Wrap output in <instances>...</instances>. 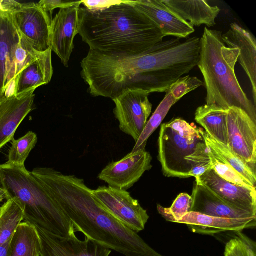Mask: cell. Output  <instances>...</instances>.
Returning <instances> with one entry per match:
<instances>
[{"label": "cell", "instance_id": "1", "mask_svg": "<svg viewBox=\"0 0 256 256\" xmlns=\"http://www.w3.org/2000/svg\"><path fill=\"white\" fill-rule=\"evenodd\" d=\"M34 176L76 232L124 256H164L102 208L84 180L48 168H39Z\"/></svg>", "mask_w": 256, "mask_h": 256}, {"label": "cell", "instance_id": "2", "mask_svg": "<svg viewBox=\"0 0 256 256\" xmlns=\"http://www.w3.org/2000/svg\"><path fill=\"white\" fill-rule=\"evenodd\" d=\"M130 1L101 11L80 8L78 34L90 50L132 56L144 53L163 40L159 28Z\"/></svg>", "mask_w": 256, "mask_h": 256}, {"label": "cell", "instance_id": "3", "mask_svg": "<svg viewBox=\"0 0 256 256\" xmlns=\"http://www.w3.org/2000/svg\"><path fill=\"white\" fill-rule=\"evenodd\" d=\"M222 34L220 31L205 27L200 38L197 66L206 90V104L226 110L233 106L241 108L256 123V106L242 89L235 74L239 50L226 46Z\"/></svg>", "mask_w": 256, "mask_h": 256}, {"label": "cell", "instance_id": "4", "mask_svg": "<svg viewBox=\"0 0 256 256\" xmlns=\"http://www.w3.org/2000/svg\"><path fill=\"white\" fill-rule=\"evenodd\" d=\"M0 186L6 200L12 199L22 208L25 222L54 235L75 234L72 222L25 166L0 164Z\"/></svg>", "mask_w": 256, "mask_h": 256}, {"label": "cell", "instance_id": "5", "mask_svg": "<svg viewBox=\"0 0 256 256\" xmlns=\"http://www.w3.org/2000/svg\"><path fill=\"white\" fill-rule=\"evenodd\" d=\"M203 141L200 128L180 118L162 124L158 139V160L164 175L190 178V168L186 158Z\"/></svg>", "mask_w": 256, "mask_h": 256}, {"label": "cell", "instance_id": "6", "mask_svg": "<svg viewBox=\"0 0 256 256\" xmlns=\"http://www.w3.org/2000/svg\"><path fill=\"white\" fill-rule=\"evenodd\" d=\"M40 52L21 35L10 13L0 10V98L15 94L18 75Z\"/></svg>", "mask_w": 256, "mask_h": 256}, {"label": "cell", "instance_id": "7", "mask_svg": "<svg viewBox=\"0 0 256 256\" xmlns=\"http://www.w3.org/2000/svg\"><path fill=\"white\" fill-rule=\"evenodd\" d=\"M92 193L98 204L124 226L136 232L144 229L149 216L127 190L100 186Z\"/></svg>", "mask_w": 256, "mask_h": 256}, {"label": "cell", "instance_id": "8", "mask_svg": "<svg viewBox=\"0 0 256 256\" xmlns=\"http://www.w3.org/2000/svg\"><path fill=\"white\" fill-rule=\"evenodd\" d=\"M148 92L140 90H128L112 100L116 105L114 114L119 128L136 142L148 122L152 110Z\"/></svg>", "mask_w": 256, "mask_h": 256}, {"label": "cell", "instance_id": "9", "mask_svg": "<svg viewBox=\"0 0 256 256\" xmlns=\"http://www.w3.org/2000/svg\"><path fill=\"white\" fill-rule=\"evenodd\" d=\"M226 119L228 146L256 172V123L246 112L234 106L227 110Z\"/></svg>", "mask_w": 256, "mask_h": 256}, {"label": "cell", "instance_id": "10", "mask_svg": "<svg viewBox=\"0 0 256 256\" xmlns=\"http://www.w3.org/2000/svg\"><path fill=\"white\" fill-rule=\"evenodd\" d=\"M10 14L21 35L35 50L43 52L50 48L52 19L38 3H19Z\"/></svg>", "mask_w": 256, "mask_h": 256}, {"label": "cell", "instance_id": "11", "mask_svg": "<svg viewBox=\"0 0 256 256\" xmlns=\"http://www.w3.org/2000/svg\"><path fill=\"white\" fill-rule=\"evenodd\" d=\"M152 157L145 150L131 152L120 160L108 164L98 178L109 186L126 190L152 168Z\"/></svg>", "mask_w": 256, "mask_h": 256}, {"label": "cell", "instance_id": "12", "mask_svg": "<svg viewBox=\"0 0 256 256\" xmlns=\"http://www.w3.org/2000/svg\"><path fill=\"white\" fill-rule=\"evenodd\" d=\"M80 8V5H76L60 9L51 22L50 48L66 67H68L74 39L78 34Z\"/></svg>", "mask_w": 256, "mask_h": 256}, {"label": "cell", "instance_id": "13", "mask_svg": "<svg viewBox=\"0 0 256 256\" xmlns=\"http://www.w3.org/2000/svg\"><path fill=\"white\" fill-rule=\"evenodd\" d=\"M41 240L40 256H109L111 250L85 238L79 240L74 234L62 237L36 228Z\"/></svg>", "mask_w": 256, "mask_h": 256}, {"label": "cell", "instance_id": "14", "mask_svg": "<svg viewBox=\"0 0 256 256\" xmlns=\"http://www.w3.org/2000/svg\"><path fill=\"white\" fill-rule=\"evenodd\" d=\"M34 90L0 98V150L14 139L18 127L32 110Z\"/></svg>", "mask_w": 256, "mask_h": 256}, {"label": "cell", "instance_id": "15", "mask_svg": "<svg viewBox=\"0 0 256 256\" xmlns=\"http://www.w3.org/2000/svg\"><path fill=\"white\" fill-rule=\"evenodd\" d=\"M230 205L256 215V190L227 182L211 168L196 179Z\"/></svg>", "mask_w": 256, "mask_h": 256}, {"label": "cell", "instance_id": "16", "mask_svg": "<svg viewBox=\"0 0 256 256\" xmlns=\"http://www.w3.org/2000/svg\"><path fill=\"white\" fill-rule=\"evenodd\" d=\"M130 3L154 22L164 37L186 38L194 32V26L171 11L161 0H131Z\"/></svg>", "mask_w": 256, "mask_h": 256}, {"label": "cell", "instance_id": "17", "mask_svg": "<svg viewBox=\"0 0 256 256\" xmlns=\"http://www.w3.org/2000/svg\"><path fill=\"white\" fill-rule=\"evenodd\" d=\"M226 46L239 50L238 62L248 76L252 86L254 105L256 103V40L254 36L236 22L222 34Z\"/></svg>", "mask_w": 256, "mask_h": 256}, {"label": "cell", "instance_id": "18", "mask_svg": "<svg viewBox=\"0 0 256 256\" xmlns=\"http://www.w3.org/2000/svg\"><path fill=\"white\" fill-rule=\"evenodd\" d=\"M176 223L186 224L194 233L214 235L224 232H238L254 228L256 217L242 219L218 218L190 212Z\"/></svg>", "mask_w": 256, "mask_h": 256}, {"label": "cell", "instance_id": "19", "mask_svg": "<svg viewBox=\"0 0 256 256\" xmlns=\"http://www.w3.org/2000/svg\"><path fill=\"white\" fill-rule=\"evenodd\" d=\"M190 212L210 216L230 219L256 217V215L235 208L203 185L195 182Z\"/></svg>", "mask_w": 256, "mask_h": 256}, {"label": "cell", "instance_id": "20", "mask_svg": "<svg viewBox=\"0 0 256 256\" xmlns=\"http://www.w3.org/2000/svg\"><path fill=\"white\" fill-rule=\"evenodd\" d=\"M171 11L192 26L216 24V19L220 10L218 6H210L202 0H161Z\"/></svg>", "mask_w": 256, "mask_h": 256}, {"label": "cell", "instance_id": "21", "mask_svg": "<svg viewBox=\"0 0 256 256\" xmlns=\"http://www.w3.org/2000/svg\"><path fill=\"white\" fill-rule=\"evenodd\" d=\"M50 48L39 56L19 74L16 79L15 94L19 95L48 84L53 74Z\"/></svg>", "mask_w": 256, "mask_h": 256}, {"label": "cell", "instance_id": "22", "mask_svg": "<svg viewBox=\"0 0 256 256\" xmlns=\"http://www.w3.org/2000/svg\"><path fill=\"white\" fill-rule=\"evenodd\" d=\"M227 110L206 104L197 108L195 120L210 136L228 145Z\"/></svg>", "mask_w": 256, "mask_h": 256}, {"label": "cell", "instance_id": "23", "mask_svg": "<svg viewBox=\"0 0 256 256\" xmlns=\"http://www.w3.org/2000/svg\"><path fill=\"white\" fill-rule=\"evenodd\" d=\"M41 240L36 228L22 222L12 236L9 256H40Z\"/></svg>", "mask_w": 256, "mask_h": 256}, {"label": "cell", "instance_id": "24", "mask_svg": "<svg viewBox=\"0 0 256 256\" xmlns=\"http://www.w3.org/2000/svg\"><path fill=\"white\" fill-rule=\"evenodd\" d=\"M206 145L212 148L236 172L256 187V172L245 164L229 147L216 140L200 128Z\"/></svg>", "mask_w": 256, "mask_h": 256}, {"label": "cell", "instance_id": "25", "mask_svg": "<svg viewBox=\"0 0 256 256\" xmlns=\"http://www.w3.org/2000/svg\"><path fill=\"white\" fill-rule=\"evenodd\" d=\"M24 218L21 206L12 199L7 200L0 208V246L12 238Z\"/></svg>", "mask_w": 256, "mask_h": 256}, {"label": "cell", "instance_id": "26", "mask_svg": "<svg viewBox=\"0 0 256 256\" xmlns=\"http://www.w3.org/2000/svg\"><path fill=\"white\" fill-rule=\"evenodd\" d=\"M166 92L164 98L148 120L140 138L136 142L132 152L145 150L149 138L160 126L170 108L177 102L168 90Z\"/></svg>", "mask_w": 256, "mask_h": 256}, {"label": "cell", "instance_id": "27", "mask_svg": "<svg viewBox=\"0 0 256 256\" xmlns=\"http://www.w3.org/2000/svg\"><path fill=\"white\" fill-rule=\"evenodd\" d=\"M208 148L212 168L220 177L227 182L246 188L256 190V186L236 172L212 148L208 146Z\"/></svg>", "mask_w": 256, "mask_h": 256}, {"label": "cell", "instance_id": "28", "mask_svg": "<svg viewBox=\"0 0 256 256\" xmlns=\"http://www.w3.org/2000/svg\"><path fill=\"white\" fill-rule=\"evenodd\" d=\"M38 136L36 133L30 131L18 140H12L8 151V164L24 166V162L30 152L36 146Z\"/></svg>", "mask_w": 256, "mask_h": 256}, {"label": "cell", "instance_id": "29", "mask_svg": "<svg viewBox=\"0 0 256 256\" xmlns=\"http://www.w3.org/2000/svg\"><path fill=\"white\" fill-rule=\"evenodd\" d=\"M190 168L189 175L196 179L212 168L208 150L204 140L198 144L192 154L186 158Z\"/></svg>", "mask_w": 256, "mask_h": 256}, {"label": "cell", "instance_id": "30", "mask_svg": "<svg viewBox=\"0 0 256 256\" xmlns=\"http://www.w3.org/2000/svg\"><path fill=\"white\" fill-rule=\"evenodd\" d=\"M192 202L191 196L186 193L180 194L170 208L157 205L158 213L167 221L175 222L190 212Z\"/></svg>", "mask_w": 256, "mask_h": 256}, {"label": "cell", "instance_id": "31", "mask_svg": "<svg viewBox=\"0 0 256 256\" xmlns=\"http://www.w3.org/2000/svg\"><path fill=\"white\" fill-rule=\"evenodd\" d=\"M230 239L226 244L224 256H256L255 243L242 234Z\"/></svg>", "mask_w": 256, "mask_h": 256}, {"label": "cell", "instance_id": "32", "mask_svg": "<svg viewBox=\"0 0 256 256\" xmlns=\"http://www.w3.org/2000/svg\"><path fill=\"white\" fill-rule=\"evenodd\" d=\"M203 82L196 76L180 77L174 82L168 90L178 102L187 94L202 86Z\"/></svg>", "mask_w": 256, "mask_h": 256}, {"label": "cell", "instance_id": "33", "mask_svg": "<svg viewBox=\"0 0 256 256\" xmlns=\"http://www.w3.org/2000/svg\"><path fill=\"white\" fill-rule=\"evenodd\" d=\"M38 5L51 18L54 10L71 7L76 5H80L81 0H42L38 3Z\"/></svg>", "mask_w": 256, "mask_h": 256}, {"label": "cell", "instance_id": "34", "mask_svg": "<svg viewBox=\"0 0 256 256\" xmlns=\"http://www.w3.org/2000/svg\"><path fill=\"white\" fill-rule=\"evenodd\" d=\"M82 4L85 8L92 11H101L106 10L109 8L120 4L126 2L119 0H81Z\"/></svg>", "mask_w": 256, "mask_h": 256}, {"label": "cell", "instance_id": "35", "mask_svg": "<svg viewBox=\"0 0 256 256\" xmlns=\"http://www.w3.org/2000/svg\"><path fill=\"white\" fill-rule=\"evenodd\" d=\"M11 239L0 246V256H9Z\"/></svg>", "mask_w": 256, "mask_h": 256}, {"label": "cell", "instance_id": "36", "mask_svg": "<svg viewBox=\"0 0 256 256\" xmlns=\"http://www.w3.org/2000/svg\"><path fill=\"white\" fill-rule=\"evenodd\" d=\"M5 199H6L5 192L0 186V202H2Z\"/></svg>", "mask_w": 256, "mask_h": 256}]
</instances>
